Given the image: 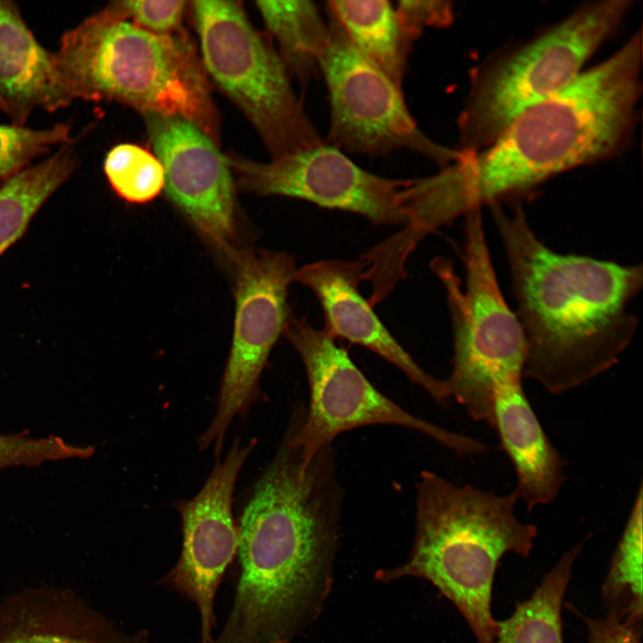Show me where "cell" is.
I'll return each mask as SVG.
<instances>
[{"label":"cell","mask_w":643,"mask_h":643,"mask_svg":"<svg viewBox=\"0 0 643 643\" xmlns=\"http://www.w3.org/2000/svg\"><path fill=\"white\" fill-rule=\"evenodd\" d=\"M155 156L164 171V189L173 205L229 259L236 243L232 171L216 142L178 116L144 115Z\"/></svg>","instance_id":"4fadbf2b"},{"label":"cell","mask_w":643,"mask_h":643,"mask_svg":"<svg viewBox=\"0 0 643 643\" xmlns=\"http://www.w3.org/2000/svg\"><path fill=\"white\" fill-rule=\"evenodd\" d=\"M70 131L63 123L45 129L0 125V179L6 180L25 169L51 147L71 143Z\"/></svg>","instance_id":"d4e9b609"},{"label":"cell","mask_w":643,"mask_h":643,"mask_svg":"<svg viewBox=\"0 0 643 643\" xmlns=\"http://www.w3.org/2000/svg\"><path fill=\"white\" fill-rule=\"evenodd\" d=\"M191 8L205 73L248 119L271 159L323 144L277 51L241 3L200 0Z\"/></svg>","instance_id":"ba28073f"},{"label":"cell","mask_w":643,"mask_h":643,"mask_svg":"<svg viewBox=\"0 0 643 643\" xmlns=\"http://www.w3.org/2000/svg\"><path fill=\"white\" fill-rule=\"evenodd\" d=\"M186 1L128 0L110 4L121 17L138 27L159 35L180 32Z\"/></svg>","instance_id":"484cf974"},{"label":"cell","mask_w":643,"mask_h":643,"mask_svg":"<svg viewBox=\"0 0 643 643\" xmlns=\"http://www.w3.org/2000/svg\"><path fill=\"white\" fill-rule=\"evenodd\" d=\"M70 144L9 177L0 188V256L22 237L39 208L74 171L77 159Z\"/></svg>","instance_id":"44dd1931"},{"label":"cell","mask_w":643,"mask_h":643,"mask_svg":"<svg viewBox=\"0 0 643 643\" xmlns=\"http://www.w3.org/2000/svg\"><path fill=\"white\" fill-rule=\"evenodd\" d=\"M235 271L233 337L215 415L202 434L201 449L222 447L233 418L255 398L260 375L289 317L288 291L296 266L286 252L237 248L229 259Z\"/></svg>","instance_id":"7c38bea8"},{"label":"cell","mask_w":643,"mask_h":643,"mask_svg":"<svg viewBox=\"0 0 643 643\" xmlns=\"http://www.w3.org/2000/svg\"><path fill=\"white\" fill-rule=\"evenodd\" d=\"M328 12L329 39L318 59L330 96L329 145L367 155L410 150L442 168L464 153L428 137L411 115L397 87L352 46Z\"/></svg>","instance_id":"30bf717a"},{"label":"cell","mask_w":643,"mask_h":643,"mask_svg":"<svg viewBox=\"0 0 643 643\" xmlns=\"http://www.w3.org/2000/svg\"><path fill=\"white\" fill-rule=\"evenodd\" d=\"M363 279L362 262L322 260L296 270L295 281L317 296L325 317V330L363 346L401 370L438 402L448 397L444 382L422 369L383 325L372 305L359 291Z\"/></svg>","instance_id":"9a60e30c"},{"label":"cell","mask_w":643,"mask_h":643,"mask_svg":"<svg viewBox=\"0 0 643 643\" xmlns=\"http://www.w3.org/2000/svg\"><path fill=\"white\" fill-rule=\"evenodd\" d=\"M54 54L71 101H113L143 115L181 117L218 140L206 73L183 32H149L108 4L66 31Z\"/></svg>","instance_id":"5b68a950"},{"label":"cell","mask_w":643,"mask_h":643,"mask_svg":"<svg viewBox=\"0 0 643 643\" xmlns=\"http://www.w3.org/2000/svg\"><path fill=\"white\" fill-rule=\"evenodd\" d=\"M255 4L289 76L307 83L319 70L318 59L329 39L328 20L308 0H264Z\"/></svg>","instance_id":"ffe728a7"},{"label":"cell","mask_w":643,"mask_h":643,"mask_svg":"<svg viewBox=\"0 0 643 643\" xmlns=\"http://www.w3.org/2000/svg\"><path fill=\"white\" fill-rule=\"evenodd\" d=\"M584 542L568 550L543 578L532 596L514 614L495 620L493 643H563L561 608L574 561Z\"/></svg>","instance_id":"7402d4cb"},{"label":"cell","mask_w":643,"mask_h":643,"mask_svg":"<svg viewBox=\"0 0 643 643\" xmlns=\"http://www.w3.org/2000/svg\"><path fill=\"white\" fill-rule=\"evenodd\" d=\"M253 446V442L243 446L235 441L222 460L217 457L200 492L178 505L182 522V549L177 564L161 582L197 605L200 643L213 641L215 594L238 551V534L232 517V496Z\"/></svg>","instance_id":"5bb4252c"},{"label":"cell","mask_w":643,"mask_h":643,"mask_svg":"<svg viewBox=\"0 0 643 643\" xmlns=\"http://www.w3.org/2000/svg\"><path fill=\"white\" fill-rule=\"evenodd\" d=\"M283 335L301 357L310 388L305 414L300 412L288 430L304 469L340 433L374 424L406 427L463 454L485 450L483 443L413 415L388 398L325 329L314 328L305 317L290 316Z\"/></svg>","instance_id":"9c48e42d"},{"label":"cell","mask_w":643,"mask_h":643,"mask_svg":"<svg viewBox=\"0 0 643 643\" xmlns=\"http://www.w3.org/2000/svg\"><path fill=\"white\" fill-rule=\"evenodd\" d=\"M642 44L630 38L604 62L518 115L487 147L438 173L449 222L516 198L564 171L614 155L628 143L641 95Z\"/></svg>","instance_id":"7a4b0ae2"},{"label":"cell","mask_w":643,"mask_h":643,"mask_svg":"<svg viewBox=\"0 0 643 643\" xmlns=\"http://www.w3.org/2000/svg\"><path fill=\"white\" fill-rule=\"evenodd\" d=\"M327 5L356 51L402 89L413 46L396 8L385 0H335Z\"/></svg>","instance_id":"d6986e66"},{"label":"cell","mask_w":643,"mask_h":643,"mask_svg":"<svg viewBox=\"0 0 643 643\" xmlns=\"http://www.w3.org/2000/svg\"><path fill=\"white\" fill-rule=\"evenodd\" d=\"M642 485L615 548L602 593L611 607L642 619Z\"/></svg>","instance_id":"603a6c76"},{"label":"cell","mask_w":643,"mask_h":643,"mask_svg":"<svg viewBox=\"0 0 643 643\" xmlns=\"http://www.w3.org/2000/svg\"><path fill=\"white\" fill-rule=\"evenodd\" d=\"M226 158L238 186L247 192L299 198L358 213L377 224L408 225L414 216L418 179L397 180L372 173L329 144L264 163L234 153Z\"/></svg>","instance_id":"8fae6325"},{"label":"cell","mask_w":643,"mask_h":643,"mask_svg":"<svg viewBox=\"0 0 643 643\" xmlns=\"http://www.w3.org/2000/svg\"><path fill=\"white\" fill-rule=\"evenodd\" d=\"M493 415V427L516 473L514 492L525 503L528 511L551 503L566 480V463L534 413L522 379L496 388Z\"/></svg>","instance_id":"e0dca14e"},{"label":"cell","mask_w":643,"mask_h":643,"mask_svg":"<svg viewBox=\"0 0 643 643\" xmlns=\"http://www.w3.org/2000/svg\"><path fill=\"white\" fill-rule=\"evenodd\" d=\"M104 171L113 192L129 204H146L164 189V171L150 151L136 144L113 147L104 163Z\"/></svg>","instance_id":"cb8c5ba5"},{"label":"cell","mask_w":643,"mask_h":643,"mask_svg":"<svg viewBox=\"0 0 643 643\" xmlns=\"http://www.w3.org/2000/svg\"><path fill=\"white\" fill-rule=\"evenodd\" d=\"M630 8V0L589 3L478 72L458 119L461 151L487 147L518 115L572 83Z\"/></svg>","instance_id":"8992f818"},{"label":"cell","mask_w":643,"mask_h":643,"mask_svg":"<svg viewBox=\"0 0 643 643\" xmlns=\"http://www.w3.org/2000/svg\"><path fill=\"white\" fill-rule=\"evenodd\" d=\"M401 28L412 46L429 27H447L453 21L449 1H400L396 7Z\"/></svg>","instance_id":"4316f807"},{"label":"cell","mask_w":643,"mask_h":643,"mask_svg":"<svg viewBox=\"0 0 643 643\" xmlns=\"http://www.w3.org/2000/svg\"><path fill=\"white\" fill-rule=\"evenodd\" d=\"M490 210L525 339L523 378L559 395L607 372L637 330L629 305L642 288V266L556 253L519 203L508 213L500 205Z\"/></svg>","instance_id":"6da1fadb"},{"label":"cell","mask_w":643,"mask_h":643,"mask_svg":"<svg viewBox=\"0 0 643 643\" xmlns=\"http://www.w3.org/2000/svg\"><path fill=\"white\" fill-rule=\"evenodd\" d=\"M71 103L54 53L38 42L13 2L0 0V109L23 126L36 108Z\"/></svg>","instance_id":"ac0fdd59"},{"label":"cell","mask_w":643,"mask_h":643,"mask_svg":"<svg viewBox=\"0 0 643 643\" xmlns=\"http://www.w3.org/2000/svg\"><path fill=\"white\" fill-rule=\"evenodd\" d=\"M338 505L320 471L271 461L239 521L240 576L213 643H288L316 618L333 580Z\"/></svg>","instance_id":"3957f363"},{"label":"cell","mask_w":643,"mask_h":643,"mask_svg":"<svg viewBox=\"0 0 643 643\" xmlns=\"http://www.w3.org/2000/svg\"><path fill=\"white\" fill-rule=\"evenodd\" d=\"M463 264L464 290L449 261L437 258L432 263L446 289L454 338L453 368L443 382L448 398L474 421L493 427L495 389L523 379L526 345L498 285L480 210L465 215Z\"/></svg>","instance_id":"52a82bcc"},{"label":"cell","mask_w":643,"mask_h":643,"mask_svg":"<svg viewBox=\"0 0 643 643\" xmlns=\"http://www.w3.org/2000/svg\"><path fill=\"white\" fill-rule=\"evenodd\" d=\"M641 620L614 607L602 618L584 616L588 643H641Z\"/></svg>","instance_id":"83f0119b"},{"label":"cell","mask_w":643,"mask_h":643,"mask_svg":"<svg viewBox=\"0 0 643 643\" xmlns=\"http://www.w3.org/2000/svg\"><path fill=\"white\" fill-rule=\"evenodd\" d=\"M416 530L406 562L380 570L391 581L413 576L430 581L465 618L479 643H493L491 614L494 574L502 556H528L538 535L535 525L515 514L512 491L495 495L471 485H455L422 472L416 485Z\"/></svg>","instance_id":"277c9868"},{"label":"cell","mask_w":643,"mask_h":643,"mask_svg":"<svg viewBox=\"0 0 643 643\" xmlns=\"http://www.w3.org/2000/svg\"><path fill=\"white\" fill-rule=\"evenodd\" d=\"M0 643H148V634L124 633L72 593L41 589L0 602Z\"/></svg>","instance_id":"2e32d148"}]
</instances>
